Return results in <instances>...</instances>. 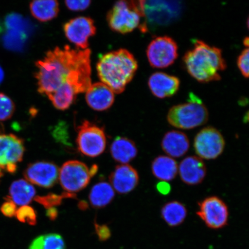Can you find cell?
Returning <instances> with one entry per match:
<instances>
[{
	"label": "cell",
	"mask_w": 249,
	"mask_h": 249,
	"mask_svg": "<svg viewBox=\"0 0 249 249\" xmlns=\"http://www.w3.org/2000/svg\"><path fill=\"white\" fill-rule=\"evenodd\" d=\"M178 45L171 37L157 36L148 46L147 55L152 67L164 68L174 63L178 57Z\"/></svg>",
	"instance_id": "cell-11"
},
{
	"label": "cell",
	"mask_w": 249,
	"mask_h": 249,
	"mask_svg": "<svg viewBox=\"0 0 249 249\" xmlns=\"http://www.w3.org/2000/svg\"><path fill=\"white\" fill-rule=\"evenodd\" d=\"M146 22L140 25V29L148 23L156 26H167L178 18L182 11L179 1H141Z\"/></svg>",
	"instance_id": "cell-7"
},
{
	"label": "cell",
	"mask_w": 249,
	"mask_h": 249,
	"mask_svg": "<svg viewBox=\"0 0 249 249\" xmlns=\"http://www.w3.org/2000/svg\"><path fill=\"white\" fill-rule=\"evenodd\" d=\"M183 61L188 72L201 83L220 80L221 71L227 68L222 51L200 40H195L194 48L186 53Z\"/></svg>",
	"instance_id": "cell-3"
},
{
	"label": "cell",
	"mask_w": 249,
	"mask_h": 249,
	"mask_svg": "<svg viewBox=\"0 0 249 249\" xmlns=\"http://www.w3.org/2000/svg\"><path fill=\"white\" fill-rule=\"evenodd\" d=\"M15 216L20 222L27 223L31 226L36 225V213L34 208L24 205L17 210Z\"/></svg>",
	"instance_id": "cell-31"
},
{
	"label": "cell",
	"mask_w": 249,
	"mask_h": 249,
	"mask_svg": "<svg viewBox=\"0 0 249 249\" xmlns=\"http://www.w3.org/2000/svg\"><path fill=\"white\" fill-rule=\"evenodd\" d=\"M2 176V173L1 170L0 169V178H1V177Z\"/></svg>",
	"instance_id": "cell-40"
},
{
	"label": "cell",
	"mask_w": 249,
	"mask_h": 249,
	"mask_svg": "<svg viewBox=\"0 0 249 249\" xmlns=\"http://www.w3.org/2000/svg\"><path fill=\"white\" fill-rule=\"evenodd\" d=\"M90 57L89 49L74 50L68 45L47 52L36 63L38 92L48 96L65 85L73 87L77 94L86 92L91 85Z\"/></svg>",
	"instance_id": "cell-1"
},
{
	"label": "cell",
	"mask_w": 249,
	"mask_h": 249,
	"mask_svg": "<svg viewBox=\"0 0 249 249\" xmlns=\"http://www.w3.org/2000/svg\"><path fill=\"white\" fill-rule=\"evenodd\" d=\"M180 80L178 77L158 71L149 77L148 86L152 94L163 99L175 95L178 91Z\"/></svg>",
	"instance_id": "cell-17"
},
{
	"label": "cell",
	"mask_w": 249,
	"mask_h": 249,
	"mask_svg": "<svg viewBox=\"0 0 249 249\" xmlns=\"http://www.w3.org/2000/svg\"><path fill=\"white\" fill-rule=\"evenodd\" d=\"M29 249H66L64 239L57 233L40 235L34 239Z\"/></svg>",
	"instance_id": "cell-27"
},
{
	"label": "cell",
	"mask_w": 249,
	"mask_h": 249,
	"mask_svg": "<svg viewBox=\"0 0 249 249\" xmlns=\"http://www.w3.org/2000/svg\"><path fill=\"white\" fill-rule=\"evenodd\" d=\"M5 26L7 30H15L29 35L31 28L28 21L21 15L13 14L5 18Z\"/></svg>",
	"instance_id": "cell-28"
},
{
	"label": "cell",
	"mask_w": 249,
	"mask_h": 249,
	"mask_svg": "<svg viewBox=\"0 0 249 249\" xmlns=\"http://www.w3.org/2000/svg\"><path fill=\"white\" fill-rule=\"evenodd\" d=\"M157 190L160 195L166 196L170 194L171 187L167 182L160 181L157 184Z\"/></svg>",
	"instance_id": "cell-36"
},
{
	"label": "cell",
	"mask_w": 249,
	"mask_h": 249,
	"mask_svg": "<svg viewBox=\"0 0 249 249\" xmlns=\"http://www.w3.org/2000/svg\"><path fill=\"white\" fill-rule=\"evenodd\" d=\"M197 216L208 228L218 230L229 222V210L226 202L216 196H209L198 202Z\"/></svg>",
	"instance_id": "cell-9"
},
{
	"label": "cell",
	"mask_w": 249,
	"mask_h": 249,
	"mask_svg": "<svg viewBox=\"0 0 249 249\" xmlns=\"http://www.w3.org/2000/svg\"><path fill=\"white\" fill-rule=\"evenodd\" d=\"M15 105L12 99L3 93H0V121H7L14 113Z\"/></svg>",
	"instance_id": "cell-30"
},
{
	"label": "cell",
	"mask_w": 249,
	"mask_h": 249,
	"mask_svg": "<svg viewBox=\"0 0 249 249\" xmlns=\"http://www.w3.org/2000/svg\"><path fill=\"white\" fill-rule=\"evenodd\" d=\"M92 177L91 169L86 164L78 160H70L62 165L58 178L62 188L73 194L85 189Z\"/></svg>",
	"instance_id": "cell-10"
},
{
	"label": "cell",
	"mask_w": 249,
	"mask_h": 249,
	"mask_svg": "<svg viewBox=\"0 0 249 249\" xmlns=\"http://www.w3.org/2000/svg\"><path fill=\"white\" fill-rule=\"evenodd\" d=\"M138 68V61L135 56L124 49L102 55L96 66L102 83L117 94L124 91Z\"/></svg>",
	"instance_id": "cell-2"
},
{
	"label": "cell",
	"mask_w": 249,
	"mask_h": 249,
	"mask_svg": "<svg viewBox=\"0 0 249 249\" xmlns=\"http://www.w3.org/2000/svg\"><path fill=\"white\" fill-rule=\"evenodd\" d=\"M86 92L87 104L96 111L107 110L114 102V93L102 82L91 84Z\"/></svg>",
	"instance_id": "cell-18"
},
{
	"label": "cell",
	"mask_w": 249,
	"mask_h": 249,
	"mask_svg": "<svg viewBox=\"0 0 249 249\" xmlns=\"http://www.w3.org/2000/svg\"><path fill=\"white\" fill-rule=\"evenodd\" d=\"M24 176L31 184L49 188L57 182L59 170L57 165L48 161L31 163L26 168Z\"/></svg>",
	"instance_id": "cell-14"
},
{
	"label": "cell",
	"mask_w": 249,
	"mask_h": 249,
	"mask_svg": "<svg viewBox=\"0 0 249 249\" xmlns=\"http://www.w3.org/2000/svg\"><path fill=\"white\" fill-rule=\"evenodd\" d=\"M178 173L182 181L189 186L200 184L207 176L204 161L196 156H189L180 161Z\"/></svg>",
	"instance_id": "cell-16"
},
{
	"label": "cell",
	"mask_w": 249,
	"mask_h": 249,
	"mask_svg": "<svg viewBox=\"0 0 249 249\" xmlns=\"http://www.w3.org/2000/svg\"><path fill=\"white\" fill-rule=\"evenodd\" d=\"M249 50L246 48L239 55L237 60V65L242 75L246 78L249 77Z\"/></svg>",
	"instance_id": "cell-32"
},
{
	"label": "cell",
	"mask_w": 249,
	"mask_h": 249,
	"mask_svg": "<svg viewBox=\"0 0 249 249\" xmlns=\"http://www.w3.org/2000/svg\"><path fill=\"white\" fill-rule=\"evenodd\" d=\"M31 14L36 19L46 22L57 17L59 12V4L54 0H40L30 3Z\"/></svg>",
	"instance_id": "cell-24"
},
{
	"label": "cell",
	"mask_w": 249,
	"mask_h": 249,
	"mask_svg": "<svg viewBox=\"0 0 249 249\" xmlns=\"http://www.w3.org/2000/svg\"><path fill=\"white\" fill-rule=\"evenodd\" d=\"M77 95L76 90L73 87L65 85L48 95V97L56 108L65 110L73 104Z\"/></svg>",
	"instance_id": "cell-26"
},
{
	"label": "cell",
	"mask_w": 249,
	"mask_h": 249,
	"mask_svg": "<svg viewBox=\"0 0 249 249\" xmlns=\"http://www.w3.org/2000/svg\"><path fill=\"white\" fill-rule=\"evenodd\" d=\"M225 139L219 130L213 126L204 127L196 135L194 147L197 157L203 160H214L223 154Z\"/></svg>",
	"instance_id": "cell-8"
},
{
	"label": "cell",
	"mask_w": 249,
	"mask_h": 249,
	"mask_svg": "<svg viewBox=\"0 0 249 249\" xmlns=\"http://www.w3.org/2000/svg\"><path fill=\"white\" fill-rule=\"evenodd\" d=\"M244 43L245 46L248 47L249 44V40L248 37H247V38H245L244 40Z\"/></svg>",
	"instance_id": "cell-39"
},
{
	"label": "cell",
	"mask_w": 249,
	"mask_h": 249,
	"mask_svg": "<svg viewBox=\"0 0 249 249\" xmlns=\"http://www.w3.org/2000/svg\"><path fill=\"white\" fill-rule=\"evenodd\" d=\"M36 191L30 182L25 179L15 180L9 188L8 198L16 205H28L36 197Z\"/></svg>",
	"instance_id": "cell-22"
},
{
	"label": "cell",
	"mask_w": 249,
	"mask_h": 249,
	"mask_svg": "<svg viewBox=\"0 0 249 249\" xmlns=\"http://www.w3.org/2000/svg\"><path fill=\"white\" fill-rule=\"evenodd\" d=\"M142 17L141 1H120L108 12L107 21L112 30L125 34L139 27Z\"/></svg>",
	"instance_id": "cell-5"
},
{
	"label": "cell",
	"mask_w": 249,
	"mask_h": 249,
	"mask_svg": "<svg viewBox=\"0 0 249 249\" xmlns=\"http://www.w3.org/2000/svg\"><path fill=\"white\" fill-rule=\"evenodd\" d=\"M4 71H3L2 68L0 66V85L4 79Z\"/></svg>",
	"instance_id": "cell-38"
},
{
	"label": "cell",
	"mask_w": 249,
	"mask_h": 249,
	"mask_svg": "<svg viewBox=\"0 0 249 249\" xmlns=\"http://www.w3.org/2000/svg\"><path fill=\"white\" fill-rule=\"evenodd\" d=\"M91 1H66L65 2L67 8L73 11L85 10L91 4Z\"/></svg>",
	"instance_id": "cell-33"
},
{
	"label": "cell",
	"mask_w": 249,
	"mask_h": 249,
	"mask_svg": "<svg viewBox=\"0 0 249 249\" xmlns=\"http://www.w3.org/2000/svg\"><path fill=\"white\" fill-rule=\"evenodd\" d=\"M151 171L156 178L168 182L176 178L178 173V165L174 159L160 155L152 161Z\"/></svg>",
	"instance_id": "cell-21"
},
{
	"label": "cell",
	"mask_w": 249,
	"mask_h": 249,
	"mask_svg": "<svg viewBox=\"0 0 249 249\" xmlns=\"http://www.w3.org/2000/svg\"><path fill=\"white\" fill-rule=\"evenodd\" d=\"M110 153L117 162L125 164L135 160L138 155V149L133 140L124 137H118L112 142Z\"/></svg>",
	"instance_id": "cell-20"
},
{
	"label": "cell",
	"mask_w": 249,
	"mask_h": 249,
	"mask_svg": "<svg viewBox=\"0 0 249 249\" xmlns=\"http://www.w3.org/2000/svg\"><path fill=\"white\" fill-rule=\"evenodd\" d=\"M46 216L52 220H55L58 216L57 210L55 208H51L47 209Z\"/></svg>",
	"instance_id": "cell-37"
},
{
	"label": "cell",
	"mask_w": 249,
	"mask_h": 249,
	"mask_svg": "<svg viewBox=\"0 0 249 249\" xmlns=\"http://www.w3.org/2000/svg\"><path fill=\"white\" fill-rule=\"evenodd\" d=\"M1 127H0V132H1Z\"/></svg>",
	"instance_id": "cell-41"
},
{
	"label": "cell",
	"mask_w": 249,
	"mask_h": 249,
	"mask_svg": "<svg viewBox=\"0 0 249 249\" xmlns=\"http://www.w3.org/2000/svg\"><path fill=\"white\" fill-rule=\"evenodd\" d=\"M67 38L79 50L88 49L89 38L95 35L96 27L91 18L77 17L64 25Z\"/></svg>",
	"instance_id": "cell-13"
},
{
	"label": "cell",
	"mask_w": 249,
	"mask_h": 249,
	"mask_svg": "<svg viewBox=\"0 0 249 249\" xmlns=\"http://www.w3.org/2000/svg\"><path fill=\"white\" fill-rule=\"evenodd\" d=\"M74 195L70 193H65L61 195L50 194L44 196H37L34 198L37 202L41 204L46 209L51 208H55L61 204L62 200L65 198H74Z\"/></svg>",
	"instance_id": "cell-29"
},
{
	"label": "cell",
	"mask_w": 249,
	"mask_h": 249,
	"mask_svg": "<svg viewBox=\"0 0 249 249\" xmlns=\"http://www.w3.org/2000/svg\"><path fill=\"white\" fill-rule=\"evenodd\" d=\"M95 230L100 240L105 241L110 238L111 232L107 226L99 225L98 224H95Z\"/></svg>",
	"instance_id": "cell-35"
},
{
	"label": "cell",
	"mask_w": 249,
	"mask_h": 249,
	"mask_svg": "<svg viewBox=\"0 0 249 249\" xmlns=\"http://www.w3.org/2000/svg\"><path fill=\"white\" fill-rule=\"evenodd\" d=\"M6 201L2 205L0 210L4 215L9 217L15 216L17 213V205L8 198H5Z\"/></svg>",
	"instance_id": "cell-34"
},
{
	"label": "cell",
	"mask_w": 249,
	"mask_h": 249,
	"mask_svg": "<svg viewBox=\"0 0 249 249\" xmlns=\"http://www.w3.org/2000/svg\"><path fill=\"white\" fill-rule=\"evenodd\" d=\"M77 130L76 144L80 153L95 158L104 152L107 140L102 127L85 121L77 127Z\"/></svg>",
	"instance_id": "cell-6"
},
{
	"label": "cell",
	"mask_w": 249,
	"mask_h": 249,
	"mask_svg": "<svg viewBox=\"0 0 249 249\" xmlns=\"http://www.w3.org/2000/svg\"><path fill=\"white\" fill-rule=\"evenodd\" d=\"M110 185L120 194H127L136 188L139 183V174L128 164L118 165L110 177Z\"/></svg>",
	"instance_id": "cell-15"
},
{
	"label": "cell",
	"mask_w": 249,
	"mask_h": 249,
	"mask_svg": "<svg viewBox=\"0 0 249 249\" xmlns=\"http://www.w3.org/2000/svg\"><path fill=\"white\" fill-rule=\"evenodd\" d=\"M161 216L171 227L181 225L185 222L188 210L185 205L178 201H171L165 204L161 209Z\"/></svg>",
	"instance_id": "cell-23"
},
{
	"label": "cell",
	"mask_w": 249,
	"mask_h": 249,
	"mask_svg": "<svg viewBox=\"0 0 249 249\" xmlns=\"http://www.w3.org/2000/svg\"><path fill=\"white\" fill-rule=\"evenodd\" d=\"M209 113L204 103L192 93L188 101L174 106L167 116L168 123L171 126L184 130L200 126L207 123Z\"/></svg>",
	"instance_id": "cell-4"
},
{
	"label": "cell",
	"mask_w": 249,
	"mask_h": 249,
	"mask_svg": "<svg viewBox=\"0 0 249 249\" xmlns=\"http://www.w3.org/2000/svg\"><path fill=\"white\" fill-rule=\"evenodd\" d=\"M161 147L168 157L179 158L183 157L190 148V142L186 134L179 130H171L163 136Z\"/></svg>",
	"instance_id": "cell-19"
},
{
	"label": "cell",
	"mask_w": 249,
	"mask_h": 249,
	"mask_svg": "<svg viewBox=\"0 0 249 249\" xmlns=\"http://www.w3.org/2000/svg\"><path fill=\"white\" fill-rule=\"evenodd\" d=\"M114 197L115 192L110 183L101 182L92 187L89 200L93 207L101 208L110 204Z\"/></svg>",
	"instance_id": "cell-25"
},
{
	"label": "cell",
	"mask_w": 249,
	"mask_h": 249,
	"mask_svg": "<svg viewBox=\"0 0 249 249\" xmlns=\"http://www.w3.org/2000/svg\"><path fill=\"white\" fill-rule=\"evenodd\" d=\"M24 151L22 140L12 134H0V169L14 173L17 164L23 160Z\"/></svg>",
	"instance_id": "cell-12"
}]
</instances>
